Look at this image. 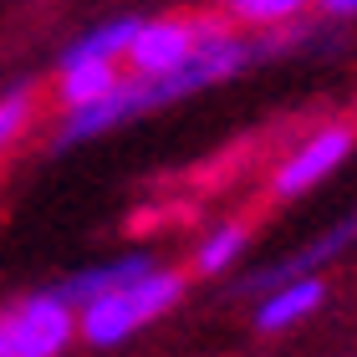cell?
I'll use <instances>...</instances> for the list:
<instances>
[{"label": "cell", "instance_id": "1", "mask_svg": "<svg viewBox=\"0 0 357 357\" xmlns=\"http://www.w3.org/2000/svg\"><path fill=\"white\" fill-rule=\"evenodd\" d=\"M178 301H184V275L169 271V266H153V271H143L138 281L87 301L82 312H77V332H82V342H92V347H118L128 337H138L143 327H153Z\"/></svg>", "mask_w": 357, "mask_h": 357}, {"label": "cell", "instance_id": "2", "mask_svg": "<svg viewBox=\"0 0 357 357\" xmlns=\"http://www.w3.org/2000/svg\"><path fill=\"white\" fill-rule=\"evenodd\" d=\"M225 26H230L225 15H158V21H138L133 41H128V52H123L128 77L153 82V77L178 72L194 56V46L220 36Z\"/></svg>", "mask_w": 357, "mask_h": 357}, {"label": "cell", "instance_id": "3", "mask_svg": "<svg viewBox=\"0 0 357 357\" xmlns=\"http://www.w3.org/2000/svg\"><path fill=\"white\" fill-rule=\"evenodd\" d=\"M77 337V312L56 291H31L0 312V357H61Z\"/></svg>", "mask_w": 357, "mask_h": 357}, {"label": "cell", "instance_id": "4", "mask_svg": "<svg viewBox=\"0 0 357 357\" xmlns=\"http://www.w3.org/2000/svg\"><path fill=\"white\" fill-rule=\"evenodd\" d=\"M352 149H357V128L352 123H321V128H312V133L275 164L271 194H275V199H301V194H312L317 184H327V178L347 164Z\"/></svg>", "mask_w": 357, "mask_h": 357}, {"label": "cell", "instance_id": "5", "mask_svg": "<svg viewBox=\"0 0 357 357\" xmlns=\"http://www.w3.org/2000/svg\"><path fill=\"white\" fill-rule=\"evenodd\" d=\"M321 301H327V281H321V275L281 281V286L261 291V301H255V332H266V337L291 332V327H301L306 317H317Z\"/></svg>", "mask_w": 357, "mask_h": 357}, {"label": "cell", "instance_id": "6", "mask_svg": "<svg viewBox=\"0 0 357 357\" xmlns=\"http://www.w3.org/2000/svg\"><path fill=\"white\" fill-rule=\"evenodd\" d=\"M158 261L153 255H143V250H133V255H118V261H102V266H87V271H72L61 286H52L61 301L72 306V312H82L87 301H97V296H107V291H118V286H128V281H138L143 271H153Z\"/></svg>", "mask_w": 357, "mask_h": 357}, {"label": "cell", "instance_id": "7", "mask_svg": "<svg viewBox=\"0 0 357 357\" xmlns=\"http://www.w3.org/2000/svg\"><path fill=\"white\" fill-rule=\"evenodd\" d=\"M138 21H143V15H118V21H102V26L82 31V36L56 56V67H77V61H123Z\"/></svg>", "mask_w": 357, "mask_h": 357}, {"label": "cell", "instance_id": "8", "mask_svg": "<svg viewBox=\"0 0 357 357\" xmlns=\"http://www.w3.org/2000/svg\"><path fill=\"white\" fill-rule=\"evenodd\" d=\"M118 82H123L118 61H77V67H56V97H61L67 112L97 102V97H107Z\"/></svg>", "mask_w": 357, "mask_h": 357}, {"label": "cell", "instance_id": "9", "mask_svg": "<svg viewBox=\"0 0 357 357\" xmlns=\"http://www.w3.org/2000/svg\"><path fill=\"white\" fill-rule=\"evenodd\" d=\"M245 245H250V225L225 220L215 230H204V240L194 245V271L199 275H225L240 255H245Z\"/></svg>", "mask_w": 357, "mask_h": 357}, {"label": "cell", "instance_id": "10", "mask_svg": "<svg viewBox=\"0 0 357 357\" xmlns=\"http://www.w3.org/2000/svg\"><path fill=\"white\" fill-rule=\"evenodd\" d=\"M306 6H312V0H225V21L275 31V26H291Z\"/></svg>", "mask_w": 357, "mask_h": 357}, {"label": "cell", "instance_id": "11", "mask_svg": "<svg viewBox=\"0 0 357 357\" xmlns=\"http://www.w3.org/2000/svg\"><path fill=\"white\" fill-rule=\"evenodd\" d=\"M31 112H36V92L31 87H10L0 97V158L15 149V138L31 128Z\"/></svg>", "mask_w": 357, "mask_h": 357}, {"label": "cell", "instance_id": "12", "mask_svg": "<svg viewBox=\"0 0 357 357\" xmlns=\"http://www.w3.org/2000/svg\"><path fill=\"white\" fill-rule=\"evenodd\" d=\"M312 6L321 15H332V21H352V15H357V0H312Z\"/></svg>", "mask_w": 357, "mask_h": 357}]
</instances>
